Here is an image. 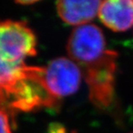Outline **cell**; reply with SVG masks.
I'll list each match as a JSON object with an SVG mask.
<instances>
[{
  "label": "cell",
  "instance_id": "cell-7",
  "mask_svg": "<svg viewBox=\"0 0 133 133\" xmlns=\"http://www.w3.org/2000/svg\"><path fill=\"white\" fill-rule=\"evenodd\" d=\"M101 2L99 0H61L55 5L58 15L63 22L78 27L87 24L96 17Z\"/></svg>",
  "mask_w": 133,
  "mask_h": 133
},
{
  "label": "cell",
  "instance_id": "cell-2",
  "mask_svg": "<svg viewBox=\"0 0 133 133\" xmlns=\"http://www.w3.org/2000/svg\"><path fill=\"white\" fill-rule=\"evenodd\" d=\"M118 53L106 49L94 62L84 66V78L92 104L99 109L110 107L115 98Z\"/></svg>",
  "mask_w": 133,
  "mask_h": 133
},
{
  "label": "cell",
  "instance_id": "cell-9",
  "mask_svg": "<svg viewBox=\"0 0 133 133\" xmlns=\"http://www.w3.org/2000/svg\"><path fill=\"white\" fill-rule=\"evenodd\" d=\"M37 1H17V4H19L21 5H30V4H36Z\"/></svg>",
  "mask_w": 133,
  "mask_h": 133
},
{
  "label": "cell",
  "instance_id": "cell-1",
  "mask_svg": "<svg viewBox=\"0 0 133 133\" xmlns=\"http://www.w3.org/2000/svg\"><path fill=\"white\" fill-rule=\"evenodd\" d=\"M44 66L11 63L0 59V109L13 116L59 105L44 86Z\"/></svg>",
  "mask_w": 133,
  "mask_h": 133
},
{
  "label": "cell",
  "instance_id": "cell-3",
  "mask_svg": "<svg viewBox=\"0 0 133 133\" xmlns=\"http://www.w3.org/2000/svg\"><path fill=\"white\" fill-rule=\"evenodd\" d=\"M37 41L34 31L23 21H0V59L24 63L36 55Z\"/></svg>",
  "mask_w": 133,
  "mask_h": 133
},
{
  "label": "cell",
  "instance_id": "cell-4",
  "mask_svg": "<svg viewBox=\"0 0 133 133\" xmlns=\"http://www.w3.org/2000/svg\"><path fill=\"white\" fill-rule=\"evenodd\" d=\"M81 78V66L69 58H55L44 66L45 88L49 96L58 104L62 98L78 91Z\"/></svg>",
  "mask_w": 133,
  "mask_h": 133
},
{
  "label": "cell",
  "instance_id": "cell-6",
  "mask_svg": "<svg viewBox=\"0 0 133 133\" xmlns=\"http://www.w3.org/2000/svg\"><path fill=\"white\" fill-rule=\"evenodd\" d=\"M99 17L106 28L124 32L133 26V0H106L101 2Z\"/></svg>",
  "mask_w": 133,
  "mask_h": 133
},
{
  "label": "cell",
  "instance_id": "cell-5",
  "mask_svg": "<svg viewBox=\"0 0 133 133\" xmlns=\"http://www.w3.org/2000/svg\"><path fill=\"white\" fill-rule=\"evenodd\" d=\"M105 38L95 24L78 26L71 32L66 43V51L74 62L84 68L94 62L106 51Z\"/></svg>",
  "mask_w": 133,
  "mask_h": 133
},
{
  "label": "cell",
  "instance_id": "cell-10",
  "mask_svg": "<svg viewBox=\"0 0 133 133\" xmlns=\"http://www.w3.org/2000/svg\"><path fill=\"white\" fill-rule=\"evenodd\" d=\"M132 133H133V132H132Z\"/></svg>",
  "mask_w": 133,
  "mask_h": 133
},
{
  "label": "cell",
  "instance_id": "cell-8",
  "mask_svg": "<svg viewBox=\"0 0 133 133\" xmlns=\"http://www.w3.org/2000/svg\"><path fill=\"white\" fill-rule=\"evenodd\" d=\"M0 133H12L10 113L3 109H0Z\"/></svg>",
  "mask_w": 133,
  "mask_h": 133
}]
</instances>
